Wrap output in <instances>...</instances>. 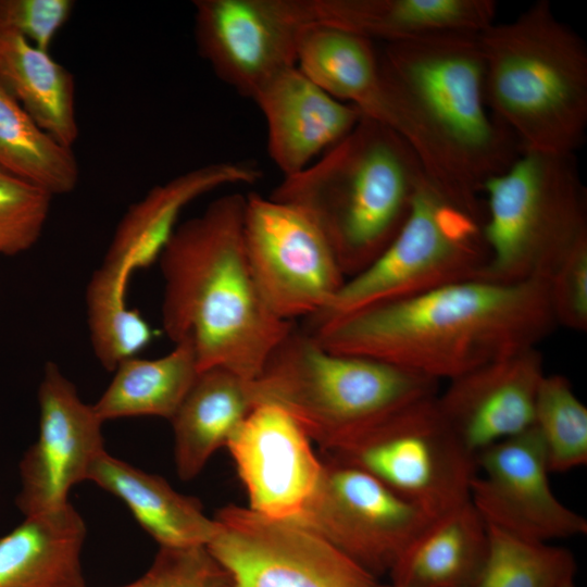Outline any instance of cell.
Instances as JSON below:
<instances>
[{
  "instance_id": "8d00e7d4",
  "label": "cell",
  "mask_w": 587,
  "mask_h": 587,
  "mask_svg": "<svg viewBox=\"0 0 587 587\" xmlns=\"http://www.w3.org/2000/svg\"><path fill=\"white\" fill-rule=\"evenodd\" d=\"M379 587H400V586H397L390 583L388 585H379Z\"/></svg>"
},
{
  "instance_id": "44dd1931",
  "label": "cell",
  "mask_w": 587,
  "mask_h": 587,
  "mask_svg": "<svg viewBox=\"0 0 587 587\" xmlns=\"http://www.w3.org/2000/svg\"><path fill=\"white\" fill-rule=\"evenodd\" d=\"M85 538V521L70 502L25 516L0 537V587H87Z\"/></svg>"
},
{
  "instance_id": "d4e9b609",
  "label": "cell",
  "mask_w": 587,
  "mask_h": 587,
  "mask_svg": "<svg viewBox=\"0 0 587 587\" xmlns=\"http://www.w3.org/2000/svg\"><path fill=\"white\" fill-rule=\"evenodd\" d=\"M488 548L487 524L471 501L435 519L389 576L400 587H473Z\"/></svg>"
},
{
  "instance_id": "2e32d148",
  "label": "cell",
  "mask_w": 587,
  "mask_h": 587,
  "mask_svg": "<svg viewBox=\"0 0 587 587\" xmlns=\"http://www.w3.org/2000/svg\"><path fill=\"white\" fill-rule=\"evenodd\" d=\"M226 447L251 511L273 520H295L303 512L319 484L322 459L288 412L255 404Z\"/></svg>"
},
{
  "instance_id": "484cf974",
  "label": "cell",
  "mask_w": 587,
  "mask_h": 587,
  "mask_svg": "<svg viewBox=\"0 0 587 587\" xmlns=\"http://www.w3.org/2000/svg\"><path fill=\"white\" fill-rule=\"evenodd\" d=\"M0 86L45 134L73 148L78 137L75 79L49 51L0 34Z\"/></svg>"
},
{
  "instance_id": "d590c367",
  "label": "cell",
  "mask_w": 587,
  "mask_h": 587,
  "mask_svg": "<svg viewBox=\"0 0 587 587\" xmlns=\"http://www.w3.org/2000/svg\"><path fill=\"white\" fill-rule=\"evenodd\" d=\"M561 587H577V586H576V584H575L574 577H572V578L565 580V582L561 585Z\"/></svg>"
},
{
  "instance_id": "4fadbf2b",
  "label": "cell",
  "mask_w": 587,
  "mask_h": 587,
  "mask_svg": "<svg viewBox=\"0 0 587 587\" xmlns=\"http://www.w3.org/2000/svg\"><path fill=\"white\" fill-rule=\"evenodd\" d=\"M193 8L199 54L249 99L297 65L300 35L314 23L311 0H196Z\"/></svg>"
},
{
  "instance_id": "e0dca14e",
  "label": "cell",
  "mask_w": 587,
  "mask_h": 587,
  "mask_svg": "<svg viewBox=\"0 0 587 587\" xmlns=\"http://www.w3.org/2000/svg\"><path fill=\"white\" fill-rule=\"evenodd\" d=\"M537 347L486 363L448 380L437 408L475 457L534 426L537 391L545 376Z\"/></svg>"
},
{
  "instance_id": "7a4b0ae2",
  "label": "cell",
  "mask_w": 587,
  "mask_h": 587,
  "mask_svg": "<svg viewBox=\"0 0 587 587\" xmlns=\"http://www.w3.org/2000/svg\"><path fill=\"white\" fill-rule=\"evenodd\" d=\"M378 60L392 104L389 127L413 149L436 188L484 218V185L522 150L488 109L479 34L385 43Z\"/></svg>"
},
{
  "instance_id": "f1b7e54d",
  "label": "cell",
  "mask_w": 587,
  "mask_h": 587,
  "mask_svg": "<svg viewBox=\"0 0 587 587\" xmlns=\"http://www.w3.org/2000/svg\"><path fill=\"white\" fill-rule=\"evenodd\" d=\"M129 278L101 264L87 286L86 303L91 347L107 371H114L122 361L136 357L154 337L145 317L127 304Z\"/></svg>"
},
{
  "instance_id": "9a60e30c",
  "label": "cell",
  "mask_w": 587,
  "mask_h": 587,
  "mask_svg": "<svg viewBox=\"0 0 587 587\" xmlns=\"http://www.w3.org/2000/svg\"><path fill=\"white\" fill-rule=\"evenodd\" d=\"M39 433L20 462L16 505L24 516L68 503L73 486L88 479L104 450L102 424L58 364L47 362L38 388Z\"/></svg>"
},
{
  "instance_id": "cb8c5ba5",
  "label": "cell",
  "mask_w": 587,
  "mask_h": 587,
  "mask_svg": "<svg viewBox=\"0 0 587 587\" xmlns=\"http://www.w3.org/2000/svg\"><path fill=\"white\" fill-rule=\"evenodd\" d=\"M88 479L120 498L160 547L207 546L216 532L215 520L204 514L197 498L107 451L91 465Z\"/></svg>"
},
{
  "instance_id": "e575fe53",
  "label": "cell",
  "mask_w": 587,
  "mask_h": 587,
  "mask_svg": "<svg viewBox=\"0 0 587 587\" xmlns=\"http://www.w3.org/2000/svg\"><path fill=\"white\" fill-rule=\"evenodd\" d=\"M551 311L557 325L587 329V239L580 241L548 280Z\"/></svg>"
},
{
  "instance_id": "7c38bea8",
  "label": "cell",
  "mask_w": 587,
  "mask_h": 587,
  "mask_svg": "<svg viewBox=\"0 0 587 587\" xmlns=\"http://www.w3.org/2000/svg\"><path fill=\"white\" fill-rule=\"evenodd\" d=\"M243 242L257 287L279 319L324 310L346 277L314 223L299 209L258 193L246 196Z\"/></svg>"
},
{
  "instance_id": "836d02e7",
  "label": "cell",
  "mask_w": 587,
  "mask_h": 587,
  "mask_svg": "<svg viewBox=\"0 0 587 587\" xmlns=\"http://www.w3.org/2000/svg\"><path fill=\"white\" fill-rule=\"evenodd\" d=\"M75 8L73 0H0V34H14L49 51Z\"/></svg>"
},
{
  "instance_id": "603a6c76",
  "label": "cell",
  "mask_w": 587,
  "mask_h": 587,
  "mask_svg": "<svg viewBox=\"0 0 587 587\" xmlns=\"http://www.w3.org/2000/svg\"><path fill=\"white\" fill-rule=\"evenodd\" d=\"M297 66L334 98L388 125L391 103L373 41L313 23L300 35Z\"/></svg>"
},
{
  "instance_id": "ba28073f",
  "label": "cell",
  "mask_w": 587,
  "mask_h": 587,
  "mask_svg": "<svg viewBox=\"0 0 587 587\" xmlns=\"http://www.w3.org/2000/svg\"><path fill=\"white\" fill-rule=\"evenodd\" d=\"M483 222L426 177L408 218L388 247L367 267L347 278L324 310L305 319L304 327L370 305L482 279L488 262Z\"/></svg>"
},
{
  "instance_id": "4dcf8cb0",
  "label": "cell",
  "mask_w": 587,
  "mask_h": 587,
  "mask_svg": "<svg viewBox=\"0 0 587 587\" xmlns=\"http://www.w3.org/2000/svg\"><path fill=\"white\" fill-rule=\"evenodd\" d=\"M534 426L542 440L550 472H567L587 463V408L565 376L542 377Z\"/></svg>"
},
{
  "instance_id": "30bf717a",
  "label": "cell",
  "mask_w": 587,
  "mask_h": 587,
  "mask_svg": "<svg viewBox=\"0 0 587 587\" xmlns=\"http://www.w3.org/2000/svg\"><path fill=\"white\" fill-rule=\"evenodd\" d=\"M208 550L226 587H379L370 572L292 520L264 517L227 505L215 517Z\"/></svg>"
},
{
  "instance_id": "52a82bcc",
  "label": "cell",
  "mask_w": 587,
  "mask_h": 587,
  "mask_svg": "<svg viewBox=\"0 0 587 587\" xmlns=\"http://www.w3.org/2000/svg\"><path fill=\"white\" fill-rule=\"evenodd\" d=\"M482 279L547 282L587 239V195L574 154L522 151L483 188Z\"/></svg>"
},
{
  "instance_id": "277c9868",
  "label": "cell",
  "mask_w": 587,
  "mask_h": 587,
  "mask_svg": "<svg viewBox=\"0 0 587 587\" xmlns=\"http://www.w3.org/2000/svg\"><path fill=\"white\" fill-rule=\"evenodd\" d=\"M425 178L409 143L363 115L309 166L284 176L268 197L299 209L314 223L347 279L392 241Z\"/></svg>"
},
{
  "instance_id": "ac0fdd59",
  "label": "cell",
  "mask_w": 587,
  "mask_h": 587,
  "mask_svg": "<svg viewBox=\"0 0 587 587\" xmlns=\"http://www.w3.org/2000/svg\"><path fill=\"white\" fill-rule=\"evenodd\" d=\"M264 116L267 153L284 176L296 174L341 140L363 116L298 66L263 85L251 99Z\"/></svg>"
},
{
  "instance_id": "1f68e13d",
  "label": "cell",
  "mask_w": 587,
  "mask_h": 587,
  "mask_svg": "<svg viewBox=\"0 0 587 587\" xmlns=\"http://www.w3.org/2000/svg\"><path fill=\"white\" fill-rule=\"evenodd\" d=\"M52 196L0 166V254L13 257L40 238Z\"/></svg>"
},
{
  "instance_id": "5bb4252c",
  "label": "cell",
  "mask_w": 587,
  "mask_h": 587,
  "mask_svg": "<svg viewBox=\"0 0 587 587\" xmlns=\"http://www.w3.org/2000/svg\"><path fill=\"white\" fill-rule=\"evenodd\" d=\"M542 440L532 428L476 455L470 501L487 525L550 542L587 533V520L551 489Z\"/></svg>"
},
{
  "instance_id": "4316f807",
  "label": "cell",
  "mask_w": 587,
  "mask_h": 587,
  "mask_svg": "<svg viewBox=\"0 0 587 587\" xmlns=\"http://www.w3.org/2000/svg\"><path fill=\"white\" fill-rule=\"evenodd\" d=\"M112 382L92 405L104 422L130 416L171 420L199 374L192 339L184 338L158 359L122 361Z\"/></svg>"
},
{
  "instance_id": "ffe728a7",
  "label": "cell",
  "mask_w": 587,
  "mask_h": 587,
  "mask_svg": "<svg viewBox=\"0 0 587 587\" xmlns=\"http://www.w3.org/2000/svg\"><path fill=\"white\" fill-rule=\"evenodd\" d=\"M311 5L314 23L385 43L441 33L480 34L497 12L494 0H311Z\"/></svg>"
},
{
  "instance_id": "5b68a950",
  "label": "cell",
  "mask_w": 587,
  "mask_h": 587,
  "mask_svg": "<svg viewBox=\"0 0 587 587\" xmlns=\"http://www.w3.org/2000/svg\"><path fill=\"white\" fill-rule=\"evenodd\" d=\"M488 109L522 151L574 154L587 129V47L539 0L479 34Z\"/></svg>"
},
{
  "instance_id": "d6a6232c",
  "label": "cell",
  "mask_w": 587,
  "mask_h": 587,
  "mask_svg": "<svg viewBox=\"0 0 587 587\" xmlns=\"http://www.w3.org/2000/svg\"><path fill=\"white\" fill-rule=\"evenodd\" d=\"M224 570L207 546L160 547L148 571L121 587H226Z\"/></svg>"
},
{
  "instance_id": "8fae6325",
  "label": "cell",
  "mask_w": 587,
  "mask_h": 587,
  "mask_svg": "<svg viewBox=\"0 0 587 587\" xmlns=\"http://www.w3.org/2000/svg\"><path fill=\"white\" fill-rule=\"evenodd\" d=\"M362 469L324 453L316 489L295 520L376 578L388 574L434 521Z\"/></svg>"
},
{
  "instance_id": "d6986e66",
  "label": "cell",
  "mask_w": 587,
  "mask_h": 587,
  "mask_svg": "<svg viewBox=\"0 0 587 587\" xmlns=\"http://www.w3.org/2000/svg\"><path fill=\"white\" fill-rule=\"evenodd\" d=\"M261 170L245 161H220L187 171L154 186L121 218L102 263L127 275L159 259L177 227L182 210L220 187L252 185Z\"/></svg>"
},
{
  "instance_id": "9c48e42d",
  "label": "cell",
  "mask_w": 587,
  "mask_h": 587,
  "mask_svg": "<svg viewBox=\"0 0 587 587\" xmlns=\"http://www.w3.org/2000/svg\"><path fill=\"white\" fill-rule=\"evenodd\" d=\"M437 394L324 453L362 469L434 519L459 508L470 501L476 457L444 420Z\"/></svg>"
},
{
  "instance_id": "f546056e",
  "label": "cell",
  "mask_w": 587,
  "mask_h": 587,
  "mask_svg": "<svg viewBox=\"0 0 587 587\" xmlns=\"http://www.w3.org/2000/svg\"><path fill=\"white\" fill-rule=\"evenodd\" d=\"M488 548L473 587H561L575 577L573 553L487 525Z\"/></svg>"
},
{
  "instance_id": "8992f818",
  "label": "cell",
  "mask_w": 587,
  "mask_h": 587,
  "mask_svg": "<svg viewBox=\"0 0 587 587\" xmlns=\"http://www.w3.org/2000/svg\"><path fill=\"white\" fill-rule=\"evenodd\" d=\"M439 382L374 359L328 351L294 324L251 380L255 404L288 412L323 452H334Z\"/></svg>"
},
{
  "instance_id": "6da1fadb",
  "label": "cell",
  "mask_w": 587,
  "mask_h": 587,
  "mask_svg": "<svg viewBox=\"0 0 587 587\" xmlns=\"http://www.w3.org/2000/svg\"><path fill=\"white\" fill-rule=\"evenodd\" d=\"M554 327L547 282L471 279L303 328L328 351L448 382L537 347Z\"/></svg>"
},
{
  "instance_id": "7402d4cb",
  "label": "cell",
  "mask_w": 587,
  "mask_h": 587,
  "mask_svg": "<svg viewBox=\"0 0 587 587\" xmlns=\"http://www.w3.org/2000/svg\"><path fill=\"white\" fill-rule=\"evenodd\" d=\"M254 405L251 380L220 366L199 372L170 420L179 478H195Z\"/></svg>"
},
{
  "instance_id": "83f0119b",
  "label": "cell",
  "mask_w": 587,
  "mask_h": 587,
  "mask_svg": "<svg viewBox=\"0 0 587 587\" xmlns=\"http://www.w3.org/2000/svg\"><path fill=\"white\" fill-rule=\"evenodd\" d=\"M0 166L52 197L72 192L79 178L73 149L45 134L1 86Z\"/></svg>"
},
{
  "instance_id": "3957f363",
  "label": "cell",
  "mask_w": 587,
  "mask_h": 587,
  "mask_svg": "<svg viewBox=\"0 0 587 587\" xmlns=\"http://www.w3.org/2000/svg\"><path fill=\"white\" fill-rule=\"evenodd\" d=\"M246 196L213 200L177 225L160 257L162 326L192 339L199 372L220 366L253 380L294 326L276 316L251 274L243 242Z\"/></svg>"
}]
</instances>
